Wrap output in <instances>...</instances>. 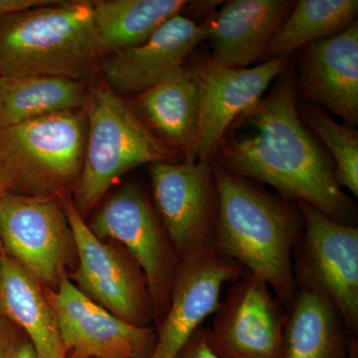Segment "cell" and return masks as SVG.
<instances>
[{
    "label": "cell",
    "mask_w": 358,
    "mask_h": 358,
    "mask_svg": "<svg viewBox=\"0 0 358 358\" xmlns=\"http://www.w3.org/2000/svg\"><path fill=\"white\" fill-rule=\"evenodd\" d=\"M226 131L214 162L242 178L268 183L312 205L327 217L353 225L355 202L336 181L334 166L298 113L294 69L289 66Z\"/></svg>",
    "instance_id": "cell-1"
},
{
    "label": "cell",
    "mask_w": 358,
    "mask_h": 358,
    "mask_svg": "<svg viewBox=\"0 0 358 358\" xmlns=\"http://www.w3.org/2000/svg\"><path fill=\"white\" fill-rule=\"evenodd\" d=\"M108 53L92 1H57L0 18V77L82 81Z\"/></svg>",
    "instance_id": "cell-3"
},
{
    "label": "cell",
    "mask_w": 358,
    "mask_h": 358,
    "mask_svg": "<svg viewBox=\"0 0 358 358\" xmlns=\"http://www.w3.org/2000/svg\"><path fill=\"white\" fill-rule=\"evenodd\" d=\"M155 206L179 259L213 248L216 189L212 160L150 164Z\"/></svg>",
    "instance_id": "cell-10"
},
{
    "label": "cell",
    "mask_w": 358,
    "mask_h": 358,
    "mask_svg": "<svg viewBox=\"0 0 358 358\" xmlns=\"http://www.w3.org/2000/svg\"><path fill=\"white\" fill-rule=\"evenodd\" d=\"M67 358H72V357H68Z\"/></svg>",
    "instance_id": "cell-30"
},
{
    "label": "cell",
    "mask_w": 358,
    "mask_h": 358,
    "mask_svg": "<svg viewBox=\"0 0 358 358\" xmlns=\"http://www.w3.org/2000/svg\"><path fill=\"white\" fill-rule=\"evenodd\" d=\"M62 204L78 258L75 286L120 319L148 327L154 317V308L140 267L128 253L96 237L72 200L63 197Z\"/></svg>",
    "instance_id": "cell-8"
},
{
    "label": "cell",
    "mask_w": 358,
    "mask_h": 358,
    "mask_svg": "<svg viewBox=\"0 0 358 358\" xmlns=\"http://www.w3.org/2000/svg\"><path fill=\"white\" fill-rule=\"evenodd\" d=\"M291 64L289 57L271 59L251 68L212 67L199 63L201 113L197 160H213L232 122L259 100Z\"/></svg>",
    "instance_id": "cell-16"
},
{
    "label": "cell",
    "mask_w": 358,
    "mask_h": 358,
    "mask_svg": "<svg viewBox=\"0 0 358 358\" xmlns=\"http://www.w3.org/2000/svg\"><path fill=\"white\" fill-rule=\"evenodd\" d=\"M289 0H232L212 14L207 39L212 67L247 68L264 60L268 41L293 9Z\"/></svg>",
    "instance_id": "cell-18"
},
{
    "label": "cell",
    "mask_w": 358,
    "mask_h": 358,
    "mask_svg": "<svg viewBox=\"0 0 358 358\" xmlns=\"http://www.w3.org/2000/svg\"><path fill=\"white\" fill-rule=\"evenodd\" d=\"M305 226L298 268L300 285L326 296L352 333L358 329V229L299 202Z\"/></svg>",
    "instance_id": "cell-9"
},
{
    "label": "cell",
    "mask_w": 358,
    "mask_h": 358,
    "mask_svg": "<svg viewBox=\"0 0 358 358\" xmlns=\"http://www.w3.org/2000/svg\"><path fill=\"white\" fill-rule=\"evenodd\" d=\"M57 315L68 357L72 358H150L157 333L120 319L89 299L67 275L57 288H44Z\"/></svg>",
    "instance_id": "cell-12"
},
{
    "label": "cell",
    "mask_w": 358,
    "mask_h": 358,
    "mask_svg": "<svg viewBox=\"0 0 358 358\" xmlns=\"http://www.w3.org/2000/svg\"><path fill=\"white\" fill-rule=\"evenodd\" d=\"M82 81L60 77H0V129L42 115L79 110Z\"/></svg>",
    "instance_id": "cell-21"
},
{
    "label": "cell",
    "mask_w": 358,
    "mask_h": 358,
    "mask_svg": "<svg viewBox=\"0 0 358 358\" xmlns=\"http://www.w3.org/2000/svg\"><path fill=\"white\" fill-rule=\"evenodd\" d=\"M357 0H300L268 41L264 61L289 57L306 45L334 36L357 21Z\"/></svg>",
    "instance_id": "cell-23"
},
{
    "label": "cell",
    "mask_w": 358,
    "mask_h": 358,
    "mask_svg": "<svg viewBox=\"0 0 358 358\" xmlns=\"http://www.w3.org/2000/svg\"><path fill=\"white\" fill-rule=\"evenodd\" d=\"M247 274L241 265L214 248L179 259L171 301L150 358H176L206 317L217 310L224 285Z\"/></svg>",
    "instance_id": "cell-13"
},
{
    "label": "cell",
    "mask_w": 358,
    "mask_h": 358,
    "mask_svg": "<svg viewBox=\"0 0 358 358\" xmlns=\"http://www.w3.org/2000/svg\"><path fill=\"white\" fill-rule=\"evenodd\" d=\"M185 0H98L93 18L106 50L131 48L147 41L160 25L180 11Z\"/></svg>",
    "instance_id": "cell-22"
},
{
    "label": "cell",
    "mask_w": 358,
    "mask_h": 358,
    "mask_svg": "<svg viewBox=\"0 0 358 358\" xmlns=\"http://www.w3.org/2000/svg\"><path fill=\"white\" fill-rule=\"evenodd\" d=\"M90 229L126 249L147 281L157 324L169 301L179 257L147 195L136 185L124 186L94 216Z\"/></svg>",
    "instance_id": "cell-6"
},
{
    "label": "cell",
    "mask_w": 358,
    "mask_h": 358,
    "mask_svg": "<svg viewBox=\"0 0 358 358\" xmlns=\"http://www.w3.org/2000/svg\"><path fill=\"white\" fill-rule=\"evenodd\" d=\"M176 155L107 85L94 89L83 166L76 185L77 208H93L131 169L141 164L173 162Z\"/></svg>",
    "instance_id": "cell-4"
},
{
    "label": "cell",
    "mask_w": 358,
    "mask_h": 358,
    "mask_svg": "<svg viewBox=\"0 0 358 358\" xmlns=\"http://www.w3.org/2000/svg\"><path fill=\"white\" fill-rule=\"evenodd\" d=\"M207 345L222 358H281L288 312L267 282L247 274L219 303Z\"/></svg>",
    "instance_id": "cell-11"
},
{
    "label": "cell",
    "mask_w": 358,
    "mask_h": 358,
    "mask_svg": "<svg viewBox=\"0 0 358 358\" xmlns=\"http://www.w3.org/2000/svg\"><path fill=\"white\" fill-rule=\"evenodd\" d=\"M131 109L152 134L185 162L197 160L201 87L199 64L183 65L136 96Z\"/></svg>",
    "instance_id": "cell-17"
},
{
    "label": "cell",
    "mask_w": 358,
    "mask_h": 358,
    "mask_svg": "<svg viewBox=\"0 0 358 358\" xmlns=\"http://www.w3.org/2000/svg\"><path fill=\"white\" fill-rule=\"evenodd\" d=\"M343 327L326 296L300 285L288 312L281 358H345Z\"/></svg>",
    "instance_id": "cell-20"
},
{
    "label": "cell",
    "mask_w": 358,
    "mask_h": 358,
    "mask_svg": "<svg viewBox=\"0 0 358 358\" xmlns=\"http://www.w3.org/2000/svg\"><path fill=\"white\" fill-rule=\"evenodd\" d=\"M0 358H37L29 338L2 315H0Z\"/></svg>",
    "instance_id": "cell-25"
},
{
    "label": "cell",
    "mask_w": 358,
    "mask_h": 358,
    "mask_svg": "<svg viewBox=\"0 0 358 358\" xmlns=\"http://www.w3.org/2000/svg\"><path fill=\"white\" fill-rule=\"evenodd\" d=\"M87 119L79 110L42 115L0 129V166L34 195L77 185L83 166Z\"/></svg>",
    "instance_id": "cell-5"
},
{
    "label": "cell",
    "mask_w": 358,
    "mask_h": 358,
    "mask_svg": "<svg viewBox=\"0 0 358 358\" xmlns=\"http://www.w3.org/2000/svg\"><path fill=\"white\" fill-rule=\"evenodd\" d=\"M0 315L31 341L37 358H67L57 315L43 287L4 252L0 254Z\"/></svg>",
    "instance_id": "cell-19"
},
{
    "label": "cell",
    "mask_w": 358,
    "mask_h": 358,
    "mask_svg": "<svg viewBox=\"0 0 358 358\" xmlns=\"http://www.w3.org/2000/svg\"><path fill=\"white\" fill-rule=\"evenodd\" d=\"M296 96L358 124V22L301 48L294 69Z\"/></svg>",
    "instance_id": "cell-15"
},
{
    "label": "cell",
    "mask_w": 358,
    "mask_h": 358,
    "mask_svg": "<svg viewBox=\"0 0 358 358\" xmlns=\"http://www.w3.org/2000/svg\"><path fill=\"white\" fill-rule=\"evenodd\" d=\"M0 241L7 256L50 289L57 288L76 253L62 201L49 195L4 193L0 197Z\"/></svg>",
    "instance_id": "cell-7"
},
{
    "label": "cell",
    "mask_w": 358,
    "mask_h": 358,
    "mask_svg": "<svg viewBox=\"0 0 358 358\" xmlns=\"http://www.w3.org/2000/svg\"><path fill=\"white\" fill-rule=\"evenodd\" d=\"M345 358H358V346L357 341L352 338L348 345V352Z\"/></svg>",
    "instance_id": "cell-29"
},
{
    "label": "cell",
    "mask_w": 358,
    "mask_h": 358,
    "mask_svg": "<svg viewBox=\"0 0 358 358\" xmlns=\"http://www.w3.org/2000/svg\"><path fill=\"white\" fill-rule=\"evenodd\" d=\"M176 358H222L215 355L205 338L203 327H200L195 331L189 341L185 345V348L178 353Z\"/></svg>",
    "instance_id": "cell-26"
},
{
    "label": "cell",
    "mask_w": 358,
    "mask_h": 358,
    "mask_svg": "<svg viewBox=\"0 0 358 358\" xmlns=\"http://www.w3.org/2000/svg\"><path fill=\"white\" fill-rule=\"evenodd\" d=\"M299 117L319 138L334 157V173L341 188L358 195V133L355 127L338 124L327 110L306 103H298Z\"/></svg>",
    "instance_id": "cell-24"
},
{
    "label": "cell",
    "mask_w": 358,
    "mask_h": 358,
    "mask_svg": "<svg viewBox=\"0 0 358 358\" xmlns=\"http://www.w3.org/2000/svg\"><path fill=\"white\" fill-rule=\"evenodd\" d=\"M13 178L3 166H0V197L13 187Z\"/></svg>",
    "instance_id": "cell-28"
},
{
    "label": "cell",
    "mask_w": 358,
    "mask_h": 358,
    "mask_svg": "<svg viewBox=\"0 0 358 358\" xmlns=\"http://www.w3.org/2000/svg\"><path fill=\"white\" fill-rule=\"evenodd\" d=\"M211 14L196 23L178 14L160 25L154 34L131 48L110 52L102 67L107 86L121 94H136L152 88L185 64L197 45L207 39Z\"/></svg>",
    "instance_id": "cell-14"
},
{
    "label": "cell",
    "mask_w": 358,
    "mask_h": 358,
    "mask_svg": "<svg viewBox=\"0 0 358 358\" xmlns=\"http://www.w3.org/2000/svg\"><path fill=\"white\" fill-rule=\"evenodd\" d=\"M216 189L213 248L267 282L287 312L298 293L292 254L303 218L289 205L212 160Z\"/></svg>",
    "instance_id": "cell-2"
},
{
    "label": "cell",
    "mask_w": 358,
    "mask_h": 358,
    "mask_svg": "<svg viewBox=\"0 0 358 358\" xmlns=\"http://www.w3.org/2000/svg\"><path fill=\"white\" fill-rule=\"evenodd\" d=\"M54 0H0V18L30 8V7L45 6Z\"/></svg>",
    "instance_id": "cell-27"
}]
</instances>
